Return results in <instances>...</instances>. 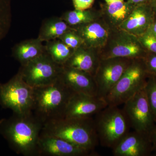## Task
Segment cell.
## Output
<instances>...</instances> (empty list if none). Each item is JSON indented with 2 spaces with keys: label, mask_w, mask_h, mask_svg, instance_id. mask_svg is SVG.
Masks as SVG:
<instances>
[{
  "label": "cell",
  "mask_w": 156,
  "mask_h": 156,
  "mask_svg": "<svg viewBox=\"0 0 156 156\" xmlns=\"http://www.w3.org/2000/svg\"><path fill=\"white\" fill-rule=\"evenodd\" d=\"M43 124L32 113H13L0 120V134L18 154L37 156V147Z\"/></svg>",
  "instance_id": "obj_1"
},
{
  "label": "cell",
  "mask_w": 156,
  "mask_h": 156,
  "mask_svg": "<svg viewBox=\"0 0 156 156\" xmlns=\"http://www.w3.org/2000/svg\"><path fill=\"white\" fill-rule=\"evenodd\" d=\"M107 4H109L111 3L115 2H119V1H123L124 0H105Z\"/></svg>",
  "instance_id": "obj_33"
},
{
  "label": "cell",
  "mask_w": 156,
  "mask_h": 156,
  "mask_svg": "<svg viewBox=\"0 0 156 156\" xmlns=\"http://www.w3.org/2000/svg\"><path fill=\"white\" fill-rule=\"evenodd\" d=\"M34 88L26 83L19 71L8 82L0 83V105L13 113H32Z\"/></svg>",
  "instance_id": "obj_6"
},
{
  "label": "cell",
  "mask_w": 156,
  "mask_h": 156,
  "mask_svg": "<svg viewBox=\"0 0 156 156\" xmlns=\"http://www.w3.org/2000/svg\"><path fill=\"white\" fill-rule=\"evenodd\" d=\"M152 1L135 5L131 14L119 26V29L136 37L145 33L154 20Z\"/></svg>",
  "instance_id": "obj_13"
},
{
  "label": "cell",
  "mask_w": 156,
  "mask_h": 156,
  "mask_svg": "<svg viewBox=\"0 0 156 156\" xmlns=\"http://www.w3.org/2000/svg\"><path fill=\"white\" fill-rule=\"evenodd\" d=\"M43 43L37 37L23 41L13 46L12 56L20 65H25L46 52Z\"/></svg>",
  "instance_id": "obj_18"
},
{
  "label": "cell",
  "mask_w": 156,
  "mask_h": 156,
  "mask_svg": "<svg viewBox=\"0 0 156 156\" xmlns=\"http://www.w3.org/2000/svg\"><path fill=\"white\" fill-rule=\"evenodd\" d=\"M80 37L83 46L91 49L102 48L109 37L108 29L96 20L88 23L72 27Z\"/></svg>",
  "instance_id": "obj_16"
},
{
  "label": "cell",
  "mask_w": 156,
  "mask_h": 156,
  "mask_svg": "<svg viewBox=\"0 0 156 156\" xmlns=\"http://www.w3.org/2000/svg\"><path fill=\"white\" fill-rule=\"evenodd\" d=\"M148 30L156 37V20H154L153 22L151 24L150 27Z\"/></svg>",
  "instance_id": "obj_31"
},
{
  "label": "cell",
  "mask_w": 156,
  "mask_h": 156,
  "mask_svg": "<svg viewBox=\"0 0 156 156\" xmlns=\"http://www.w3.org/2000/svg\"><path fill=\"white\" fill-rule=\"evenodd\" d=\"M151 53L147 54L143 60L149 75L156 76V54Z\"/></svg>",
  "instance_id": "obj_27"
},
{
  "label": "cell",
  "mask_w": 156,
  "mask_h": 156,
  "mask_svg": "<svg viewBox=\"0 0 156 156\" xmlns=\"http://www.w3.org/2000/svg\"><path fill=\"white\" fill-rule=\"evenodd\" d=\"M11 22V0H0V41L9 33Z\"/></svg>",
  "instance_id": "obj_23"
},
{
  "label": "cell",
  "mask_w": 156,
  "mask_h": 156,
  "mask_svg": "<svg viewBox=\"0 0 156 156\" xmlns=\"http://www.w3.org/2000/svg\"><path fill=\"white\" fill-rule=\"evenodd\" d=\"M73 29L60 17H50L42 22L37 38L43 42L53 41Z\"/></svg>",
  "instance_id": "obj_19"
},
{
  "label": "cell",
  "mask_w": 156,
  "mask_h": 156,
  "mask_svg": "<svg viewBox=\"0 0 156 156\" xmlns=\"http://www.w3.org/2000/svg\"><path fill=\"white\" fill-rule=\"evenodd\" d=\"M107 106L104 98L75 93L69 101L63 117L91 118Z\"/></svg>",
  "instance_id": "obj_12"
},
{
  "label": "cell",
  "mask_w": 156,
  "mask_h": 156,
  "mask_svg": "<svg viewBox=\"0 0 156 156\" xmlns=\"http://www.w3.org/2000/svg\"><path fill=\"white\" fill-rule=\"evenodd\" d=\"M94 119L99 144L103 147L112 149L130 131L128 119L119 106H107Z\"/></svg>",
  "instance_id": "obj_4"
},
{
  "label": "cell",
  "mask_w": 156,
  "mask_h": 156,
  "mask_svg": "<svg viewBox=\"0 0 156 156\" xmlns=\"http://www.w3.org/2000/svg\"><path fill=\"white\" fill-rule=\"evenodd\" d=\"M152 153L149 136L134 131H129L112 149L115 156H148Z\"/></svg>",
  "instance_id": "obj_14"
},
{
  "label": "cell",
  "mask_w": 156,
  "mask_h": 156,
  "mask_svg": "<svg viewBox=\"0 0 156 156\" xmlns=\"http://www.w3.org/2000/svg\"><path fill=\"white\" fill-rule=\"evenodd\" d=\"M134 6L129 2L124 1L107 4L105 14L109 23L113 27L119 28L131 14Z\"/></svg>",
  "instance_id": "obj_20"
},
{
  "label": "cell",
  "mask_w": 156,
  "mask_h": 156,
  "mask_svg": "<svg viewBox=\"0 0 156 156\" xmlns=\"http://www.w3.org/2000/svg\"><path fill=\"white\" fill-rule=\"evenodd\" d=\"M59 79L75 93L98 96L94 76L67 66H62Z\"/></svg>",
  "instance_id": "obj_15"
},
{
  "label": "cell",
  "mask_w": 156,
  "mask_h": 156,
  "mask_svg": "<svg viewBox=\"0 0 156 156\" xmlns=\"http://www.w3.org/2000/svg\"><path fill=\"white\" fill-rule=\"evenodd\" d=\"M127 2H129L134 5H139V4H144L151 2L152 0H127Z\"/></svg>",
  "instance_id": "obj_30"
},
{
  "label": "cell",
  "mask_w": 156,
  "mask_h": 156,
  "mask_svg": "<svg viewBox=\"0 0 156 156\" xmlns=\"http://www.w3.org/2000/svg\"><path fill=\"white\" fill-rule=\"evenodd\" d=\"M149 74L143 58L134 59L105 99L108 106L123 105L145 88Z\"/></svg>",
  "instance_id": "obj_5"
},
{
  "label": "cell",
  "mask_w": 156,
  "mask_h": 156,
  "mask_svg": "<svg viewBox=\"0 0 156 156\" xmlns=\"http://www.w3.org/2000/svg\"><path fill=\"white\" fill-rule=\"evenodd\" d=\"M58 39L73 50L83 46V40L74 28L66 32Z\"/></svg>",
  "instance_id": "obj_25"
},
{
  "label": "cell",
  "mask_w": 156,
  "mask_h": 156,
  "mask_svg": "<svg viewBox=\"0 0 156 156\" xmlns=\"http://www.w3.org/2000/svg\"><path fill=\"white\" fill-rule=\"evenodd\" d=\"M93 50L84 46L76 49L63 66L85 72L94 77L100 59L98 53Z\"/></svg>",
  "instance_id": "obj_17"
},
{
  "label": "cell",
  "mask_w": 156,
  "mask_h": 156,
  "mask_svg": "<svg viewBox=\"0 0 156 156\" xmlns=\"http://www.w3.org/2000/svg\"><path fill=\"white\" fill-rule=\"evenodd\" d=\"M152 146L153 152L156 151V124L149 135Z\"/></svg>",
  "instance_id": "obj_29"
},
{
  "label": "cell",
  "mask_w": 156,
  "mask_h": 156,
  "mask_svg": "<svg viewBox=\"0 0 156 156\" xmlns=\"http://www.w3.org/2000/svg\"><path fill=\"white\" fill-rule=\"evenodd\" d=\"M45 48L46 53L53 61L61 66L65 64L74 50L68 47L59 39L46 42Z\"/></svg>",
  "instance_id": "obj_21"
},
{
  "label": "cell",
  "mask_w": 156,
  "mask_h": 156,
  "mask_svg": "<svg viewBox=\"0 0 156 156\" xmlns=\"http://www.w3.org/2000/svg\"><path fill=\"white\" fill-rule=\"evenodd\" d=\"M63 66L55 62L45 52L25 65L18 71L23 79L32 88L44 87L58 80Z\"/></svg>",
  "instance_id": "obj_7"
},
{
  "label": "cell",
  "mask_w": 156,
  "mask_h": 156,
  "mask_svg": "<svg viewBox=\"0 0 156 156\" xmlns=\"http://www.w3.org/2000/svg\"><path fill=\"white\" fill-rule=\"evenodd\" d=\"M75 93L59 78L50 85L34 88L32 113L43 124L62 118L69 101Z\"/></svg>",
  "instance_id": "obj_3"
},
{
  "label": "cell",
  "mask_w": 156,
  "mask_h": 156,
  "mask_svg": "<svg viewBox=\"0 0 156 156\" xmlns=\"http://www.w3.org/2000/svg\"><path fill=\"white\" fill-rule=\"evenodd\" d=\"M153 156H156V151L153 152Z\"/></svg>",
  "instance_id": "obj_34"
},
{
  "label": "cell",
  "mask_w": 156,
  "mask_h": 156,
  "mask_svg": "<svg viewBox=\"0 0 156 156\" xmlns=\"http://www.w3.org/2000/svg\"><path fill=\"white\" fill-rule=\"evenodd\" d=\"M122 109L134 131L149 136L156 123L145 88L137 92L124 104Z\"/></svg>",
  "instance_id": "obj_8"
},
{
  "label": "cell",
  "mask_w": 156,
  "mask_h": 156,
  "mask_svg": "<svg viewBox=\"0 0 156 156\" xmlns=\"http://www.w3.org/2000/svg\"><path fill=\"white\" fill-rule=\"evenodd\" d=\"M133 60L124 58L100 59L94 75L98 96L105 98Z\"/></svg>",
  "instance_id": "obj_10"
},
{
  "label": "cell",
  "mask_w": 156,
  "mask_h": 156,
  "mask_svg": "<svg viewBox=\"0 0 156 156\" xmlns=\"http://www.w3.org/2000/svg\"><path fill=\"white\" fill-rule=\"evenodd\" d=\"M145 90L148 101L156 123V76H149Z\"/></svg>",
  "instance_id": "obj_24"
},
{
  "label": "cell",
  "mask_w": 156,
  "mask_h": 156,
  "mask_svg": "<svg viewBox=\"0 0 156 156\" xmlns=\"http://www.w3.org/2000/svg\"><path fill=\"white\" fill-rule=\"evenodd\" d=\"M152 5L154 14H156V0H152Z\"/></svg>",
  "instance_id": "obj_32"
},
{
  "label": "cell",
  "mask_w": 156,
  "mask_h": 156,
  "mask_svg": "<svg viewBox=\"0 0 156 156\" xmlns=\"http://www.w3.org/2000/svg\"><path fill=\"white\" fill-rule=\"evenodd\" d=\"M41 134L59 137L89 151H95L99 144L92 117L50 120L43 124Z\"/></svg>",
  "instance_id": "obj_2"
},
{
  "label": "cell",
  "mask_w": 156,
  "mask_h": 156,
  "mask_svg": "<svg viewBox=\"0 0 156 156\" xmlns=\"http://www.w3.org/2000/svg\"><path fill=\"white\" fill-rule=\"evenodd\" d=\"M95 0H73V5L75 9L87 10L92 7Z\"/></svg>",
  "instance_id": "obj_28"
},
{
  "label": "cell",
  "mask_w": 156,
  "mask_h": 156,
  "mask_svg": "<svg viewBox=\"0 0 156 156\" xmlns=\"http://www.w3.org/2000/svg\"><path fill=\"white\" fill-rule=\"evenodd\" d=\"M120 30L112 40L108 39L106 50L98 53L100 59L124 58L131 59L144 58L147 55L137 37Z\"/></svg>",
  "instance_id": "obj_9"
},
{
  "label": "cell",
  "mask_w": 156,
  "mask_h": 156,
  "mask_svg": "<svg viewBox=\"0 0 156 156\" xmlns=\"http://www.w3.org/2000/svg\"><path fill=\"white\" fill-rule=\"evenodd\" d=\"M95 151L88 150L56 136L40 134L37 156H98Z\"/></svg>",
  "instance_id": "obj_11"
},
{
  "label": "cell",
  "mask_w": 156,
  "mask_h": 156,
  "mask_svg": "<svg viewBox=\"0 0 156 156\" xmlns=\"http://www.w3.org/2000/svg\"><path fill=\"white\" fill-rule=\"evenodd\" d=\"M143 47L147 49L151 53L156 54V37L148 30L140 36L137 37Z\"/></svg>",
  "instance_id": "obj_26"
},
{
  "label": "cell",
  "mask_w": 156,
  "mask_h": 156,
  "mask_svg": "<svg viewBox=\"0 0 156 156\" xmlns=\"http://www.w3.org/2000/svg\"><path fill=\"white\" fill-rule=\"evenodd\" d=\"M60 17L72 27L92 22L96 20L94 12L89 9L84 11L75 9L67 11Z\"/></svg>",
  "instance_id": "obj_22"
}]
</instances>
